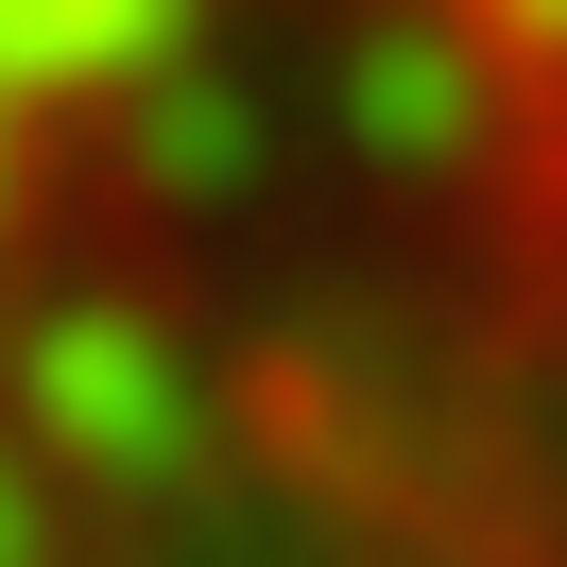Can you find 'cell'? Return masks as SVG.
I'll return each mask as SVG.
<instances>
[{"mask_svg": "<svg viewBox=\"0 0 567 567\" xmlns=\"http://www.w3.org/2000/svg\"><path fill=\"white\" fill-rule=\"evenodd\" d=\"M0 413H18V447H35L70 498H189L224 464V413L173 361V327L104 310V292H86V310H35L18 344H0Z\"/></svg>", "mask_w": 567, "mask_h": 567, "instance_id": "obj_1", "label": "cell"}, {"mask_svg": "<svg viewBox=\"0 0 567 567\" xmlns=\"http://www.w3.org/2000/svg\"><path fill=\"white\" fill-rule=\"evenodd\" d=\"M327 104L379 173H447V155H482V35L464 18H361Z\"/></svg>", "mask_w": 567, "mask_h": 567, "instance_id": "obj_2", "label": "cell"}, {"mask_svg": "<svg viewBox=\"0 0 567 567\" xmlns=\"http://www.w3.org/2000/svg\"><path fill=\"white\" fill-rule=\"evenodd\" d=\"M173 52H189V0H0V121L138 104Z\"/></svg>", "mask_w": 567, "mask_h": 567, "instance_id": "obj_3", "label": "cell"}, {"mask_svg": "<svg viewBox=\"0 0 567 567\" xmlns=\"http://www.w3.org/2000/svg\"><path fill=\"white\" fill-rule=\"evenodd\" d=\"M121 155H138V189H173V207H224V189H258V104L173 52V70L121 104Z\"/></svg>", "mask_w": 567, "mask_h": 567, "instance_id": "obj_4", "label": "cell"}, {"mask_svg": "<svg viewBox=\"0 0 567 567\" xmlns=\"http://www.w3.org/2000/svg\"><path fill=\"white\" fill-rule=\"evenodd\" d=\"M35 533H52V464L18 447V413H0V550H35Z\"/></svg>", "mask_w": 567, "mask_h": 567, "instance_id": "obj_5", "label": "cell"}, {"mask_svg": "<svg viewBox=\"0 0 567 567\" xmlns=\"http://www.w3.org/2000/svg\"><path fill=\"white\" fill-rule=\"evenodd\" d=\"M498 35H516V52H567V0H498Z\"/></svg>", "mask_w": 567, "mask_h": 567, "instance_id": "obj_6", "label": "cell"}]
</instances>
